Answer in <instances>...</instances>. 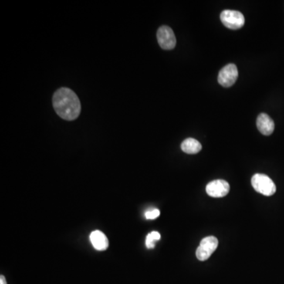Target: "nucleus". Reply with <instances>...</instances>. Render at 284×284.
Instances as JSON below:
<instances>
[{"label": "nucleus", "instance_id": "obj_5", "mask_svg": "<svg viewBox=\"0 0 284 284\" xmlns=\"http://www.w3.org/2000/svg\"><path fill=\"white\" fill-rule=\"evenodd\" d=\"M238 77L237 66L233 63L228 64L220 71L218 75V82L223 87H231L236 82Z\"/></svg>", "mask_w": 284, "mask_h": 284}, {"label": "nucleus", "instance_id": "obj_4", "mask_svg": "<svg viewBox=\"0 0 284 284\" xmlns=\"http://www.w3.org/2000/svg\"><path fill=\"white\" fill-rule=\"evenodd\" d=\"M219 241L214 236H208L203 238L196 251V256L199 261L208 260L211 254L215 252L218 246Z\"/></svg>", "mask_w": 284, "mask_h": 284}, {"label": "nucleus", "instance_id": "obj_1", "mask_svg": "<svg viewBox=\"0 0 284 284\" xmlns=\"http://www.w3.org/2000/svg\"><path fill=\"white\" fill-rule=\"evenodd\" d=\"M52 103L57 115L65 120H75L80 115L79 98L74 91L68 88L58 89L54 93Z\"/></svg>", "mask_w": 284, "mask_h": 284}, {"label": "nucleus", "instance_id": "obj_9", "mask_svg": "<svg viewBox=\"0 0 284 284\" xmlns=\"http://www.w3.org/2000/svg\"><path fill=\"white\" fill-rule=\"evenodd\" d=\"M90 241L93 247L97 251H105L109 247V240L102 231H92L90 234Z\"/></svg>", "mask_w": 284, "mask_h": 284}, {"label": "nucleus", "instance_id": "obj_10", "mask_svg": "<svg viewBox=\"0 0 284 284\" xmlns=\"http://www.w3.org/2000/svg\"><path fill=\"white\" fill-rule=\"evenodd\" d=\"M182 150L187 154H197L202 149L201 143L194 138H187L182 143Z\"/></svg>", "mask_w": 284, "mask_h": 284}, {"label": "nucleus", "instance_id": "obj_2", "mask_svg": "<svg viewBox=\"0 0 284 284\" xmlns=\"http://www.w3.org/2000/svg\"><path fill=\"white\" fill-rule=\"evenodd\" d=\"M251 183L254 190L263 195L272 196L276 191L275 183L266 174H254Z\"/></svg>", "mask_w": 284, "mask_h": 284}, {"label": "nucleus", "instance_id": "obj_8", "mask_svg": "<svg viewBox=\"0 0 284 284\" xmlns=\"http://www.w3.org/2000/svg\"><path fill=\"white\" fill-rule=\"evenodd\" d=\"M257 126L258 130L262 134L265 136H269L273 133L275 129V123L274 121L268 116L267 114L261 113L258 116L257 119Z\"/></svg>", "mask_w": 284, "mask_h": 284}, {"label": "nucleus", "instance_id": "obj_12", "mask_svg": "<svg viewBox=\"0 0 284 284\" xmlns=\"http://www.w3.org/2000/svg\"><path fill=\"white\" fill-rule=\"evenodd\" d=\"M160 211L158 209H153L146 213V217L148 220H154L160 216Z\"/></svg>", "mask_w": 284, "mask_h": 284}, {"label": "nucleus", "instance_id": "obj_3", "mask_svg": "<svg viewBox=\"0 0 284 284\" xmlns=\"http://www.w3.org/2000/svg\"><path fill=\"white\" fill-rule=\"evenodd\" d=\"M220 20L230 29H238L245 25L244 15L239 11L225 10L220 14Z\"/></svg>", "mask_w": 284, "mask_h": 284}, {"label": "nucleus", "instance_id": "obj_11", "mask_svg": "<svg viewBox=\"0 0 284 284\" xmlns=\"http://www.w3.org/2000/svg\"><path fill=\"white\" fill-rule=\"evenodd\" d=\"M161 236L160 234L157 231H153L150 234H148L146 237V245L148 248H153L156 246V241H159Z\"/></svg>", "mask_w": 284, "mask_h": 284}, {"label": "nucleus", "instance_id": "obj_13", "mask_svg": "<svg viewBox=\"0 0 284 284\" xmlns=\"http://www.w3.org/2000/svg\"><path fill=\"white\" fill-rule=\"evenodd\" d=\"M0 284H7V280H6L5 276H4V275L0 276Z\"/></svg>", "mask_w": 284, "mask_h": 284}, {"label": "nucleus", "instance_id": "obj_6", "mask_svg": "<svg viewBox=\"0 0 284 284\" xmlns=\"http://www.w3.org/2000/svg\"><path fill=\"white\" fill-rule=\"evenodd\" d=\"M157 40L160 48L164 50H171L176 45V38L170 27L163 25L157 31Z\"/></svg>", "mask_w": 284, "mask_h": 284}, {"label": "nucleus", "instance_id": "obj_7", "mask_svg": "<svg viewBox=\"0 0 284 284\" xmlns=\"http://www.w3.org/2000/svg\"><path fill=\"white\" fill-rule=\"evenodd\" d=\"M230 191V185L225 180H214L206 187L207 194L212 197H224Z\"/></svg>", "mask_w": 284, "mask_h": 284}]
</instances>
